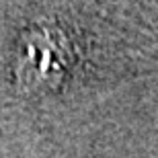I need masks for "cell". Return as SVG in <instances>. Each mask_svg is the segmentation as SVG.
Here are the masks:
<instances>
[{"instance_id": "obj_1", "label": "cell", "mask_w": 158, "mask_h": 158, "mask_svg": "<svg viewBox=\"0 0 158 158\" xmlns=\"http://www.w3.org/2000/svg\"><path fill=\"white\" fill-rule=\"evenodd\" d=\"M74 45L56 25H37L23 35L17 52V82L25 93L58 88L74 64Z\"/></svg>"}]
</instances>
